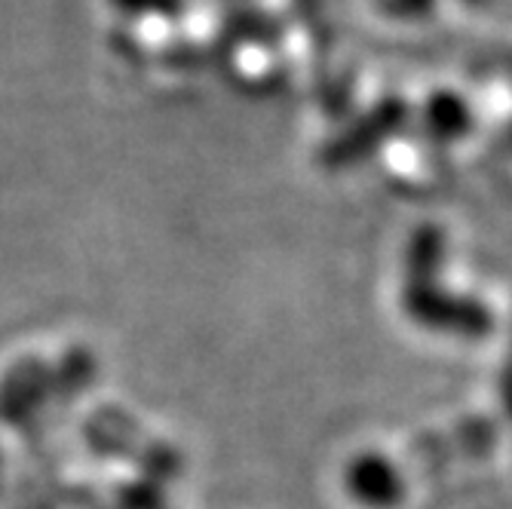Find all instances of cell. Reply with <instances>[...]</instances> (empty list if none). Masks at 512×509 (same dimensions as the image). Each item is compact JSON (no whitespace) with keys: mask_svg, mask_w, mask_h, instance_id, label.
<instances>
[{"mask_svg":"<svg viewBox=\"0 0 512 509\" xmlns=\"http://www.w3.org/2000/svg\"><path fill=\"white\" fill-rule=\"evenodd\" d=\"M463 4H470V7H479V4H488V0H463Z\"/></svg>","mask_w":512,"mask_h":509,"instance_id":"8","label":"cell"},{"mask_svg":"<svg viewBox=\"0 0 512 509\" xmlns=\"http://www.w3.org/2000/svg\"><path fill=\"white\" fill-rule=\"evenodd\" d=\"M506 148H509V151H512V123H509V126H506Z\"/></svg>","mask_w":512,"mask_h":509,"instance_id":"7","label":"cell"},{"mask_svg":"<svg viewBox=\"0 0 512 509\" xmlns=\"http://www.w3.org/2000/svg\"><path fill=\"white\" fill-rule=\"evenodd\" d=\"M378 13L396 22H421L430 19L439 7V0H371Z\"/></svg>","mask_w":512,"mask_h":509,"instance_id":"5","label":"cell"},{"mask_svg":"<svg viewBox=\"0 0 512 509\" xmlns=\"http://www.w3.org/2000/svg\"><path fill=\"white\" fill-rule=\"evenodd\" d=\"M448 240L436 224H421L405 246V283L402 310L405 316L433 335H448L460 341H482L494 329V313L485 301L460 295L442 286Z\"/></svg>","mask_w":512,"mask_h":509,"instance_id":"1","label":"cell"},{"mask_svg":"<svg viewBox=\"0 0 512 509\" xmlns=\"http://www.w3.org/2000/svg\"><path fill=\"white\" fill-rule=\"evenodd\" d=\"M344 491L365 509H396L405 500V476L381 451H359L344 467Z\"/></svg>","mask_w":512,"mask_h":509,"instance_id":"3","label":"cell"},{"mask_svg":"<svg viewBox=\"0 0 512 509\" xmlns=\"http://www.w3.org/2000/svg\"><path fill=\"white\" fill-rule=\"evenodd\" d=\"M408 117H411V108L405 99H399V96L381 99L378 105L362 111L347 129L332 135L329 142L319 148L316 163L329 172L353 169V166L365 163L368 157H375L390 138H396L408 126Z\"/></svg>","mask_w":512,"mask_h":509,"instance_id":"2","label":"cell"},{"mask_svg":"<svg viewBox=\"0 0 512 509\" xmlns=\"http://www.w3.org/2000/svg\"><path fill=\"white\" fill-rule=\"evenodd\" d=\"M473 132V111L457 92H433L421 111V135L430 145H454Z\"/></svg>","mask_w":512,"mask_h":509,"instance_id":"4","label":"cell"},{"mask_svg":"<svg viewBox=\"0 0 512 509\" xmlns=\"http://www.w3.org/2000/svg\"><path fill=\"white\" fill-rule=\"evenodd\" d=\"M500 399H503V408L512 421V341H509V353H506V365L500 372Z\"/></svg>","mask_w":512,"mask_h":509,"instance_id":"6","label":"cell"}]
</instances>
